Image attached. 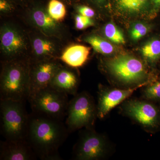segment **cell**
<instances>
[{"label":"cell","instance_id":"4","mask_svg":"<svg viewBox=\"0 0 160 160\" xmlns=\"http://www.w3.org/2000/svg\"><path fill=\"white\" fill-rule=\"evenodd\" d=\"M0 50L2 62L29 58L30 43L28 32L11 22L0 28Z\"/></svg>","mask_w":160,"mask_h":160},{"label":"cell","instance_id":"22","mask_svg":"<svg viewBox=\"0 0 160 160\" xmlns=\"http://www.w3.org/2000/svg\"><path fill=\"white\" fill-rule=\"evenodd\" d=\"M143 96L149 101H160V81L148 84L143 90Z\"/></svg>","mask_w":160,"mask_h":160},{"label":"cell","instance_id":"5","mask_svg":"<svg viewBox=\"0 0 160 160\" xmlns=\"http://www.w3.org/2000/svg\"><path fill=\"white\" fill-rule=\"evenodd\" d=\"M105 66L108 72L120 82L137 86L145 82L147 71L141 60L128 54H121L107 60Z\"/></svg>","mask_w":160,"mask_h":160},{"label":"cell","instance_id":"21","mask_svg":"<svg viewBox=\"0 0 160 160\" xmlns=\"http://www.w3.org/2000/svg\"><path fill=\"white\" fill-rule=\"evenodd\" d=\"M105 36L112 42L117 44H124L126 43L122 32L113 23H108L104 28Z\"/></svg>","mask_w":160,"mask_h":160},{"label":"cell","instance_id":"13","mask_svg":"<svg viewBox=\"0 0 160 160\" xmlns=\"http://www.w3.org/2000/svg\"><path fill=\"white\" fill-rule=\"evenodd\" d=\"M149 82L126 89H112L99 86L98 104L97 106L98 117L102 119L112 109L130 97L138 88L147 86Z\"/></svg>","mask_w":160,"mask_h":160},{"label":"cell","instance_id":"18","mask_svg":"<svg viewBox=\"0 0 160 160\" xmlns=\"http://www.w3.org/2000/svg\"><path fill=\"white\" fill-rule=\"evenodd\" d=\"M141 53L148 62H157L160 59V39L156 38L147 42L142 47Z\"/></svg>","mask_w":160,"mask_h":160},{"label":"cell","instance_id":"26","mask_svg":"<svg viewBox=\"0 0 160 160\" xmlns=\"http://www.w3.org/2000/svg\"><path fill=\"white\" fill-rule=\"evenodd\" d=\"M73 7L78 14L85 16L90 18L94 17L95 15V12L91 7L86 5L76 4L73 5Z\"/></svg>","mask_w":160,"mask_h":160},{"label":"cell","instance_id":"10","mask_svg":"<svg viewBox=\"0 0 160 160\" xmlns=\"http://www.w3.org/2000/svg\"><path fill=\"white\" fill-rule=\"evenodd\" d=\"M62 66L59 59L30 61L28 100L40 90L49 86L57 72Z\"/></svg>","mask_w":160,"mask_h":160},{"label":"cell","instance_id":"3","mask_svg":"<svg viewBox=\"0 0 160 160\" xmlns=\"http://www.w3.org/2000/svg\"><path fill=\"white\" fill-rule=\"evenodd\" d=\"M25 102L1 99V133L6 140H26L29 115L26 111Z\"/></svg>","mask_w":160,"mask_h":160},{"label":"cell","instance_id":"24","mask_svg":"<svg viewBox=\"0 0 160 160\" xmlns=\"http://www.w3.org/2000/svg\"><path fill=\"white\" fill-rule=\"evenodd\" d=\"M20 7L12 0H0V13L2 15L12 14Z\"/></svg>","mask_w":160,"mask_h":160},{"label":"cell","instance_id":"16","mask_svg":"<svg viewBox=\"0 0 160 160\" xmlns=\"http://www.w3.org/2000/svg\"><path fill=\"white\" fill-rule=\"evenodd\" d=\"M91 49L90 47L84 45H70L62 52L59 60L67 66L72 68H78L87 62Z\"/></svg>","mask_w":160,"mask_h":160},{"label":"cell","instance_id":"14","mask_svg":"<svg viewBox=\"0 0 160 160\" xmlns=\"http://www.w3.org/2000/svg\"><path fill=\"white\" fill-rule=\"evenodd\" d=\"M0 160H34L36 155L26 140L1 141Z\"/></svg>","mask_w":160,"mask_h":160},{"label":"cell","instance_id":"15","mask_svg":"<svg viewBox=\"0 0 160 160\" xmlns=\"http://www.w3.org/2000/svg\"><path fill=\"white\" fill-rule=\"evenodd\" d=\"M74 69L68 66H62L57 72L49 86L68 95L77 94L79 79Z\"/></svg>","mask_w":160,"mask_h":160},{"label":"cell","instance_id":"11","mask_svg":"<svg viewBox=\"0 0 160 160\" xmlns=\"http://www.w3.org/2000/svg\"><path fill=\"white\" fill-rule=\"evenodd\" d=\"M122 109L127 116L145 129H156L160 123L159 109L148 100H129L123 104Z\"/></svg>","mask_w":160,"mask_h":160},{"label":"cell","instance_id":"7","mask_svg":"<svg viewBox=\"0 0 160 160\" xmlns=\"http://www.w3.org/2000/svg\"><path fill=\"white\" fill-rule=\"evenodd\" d=\"M32 112L62 121L67 115L68 94L48 86L28 99Z\"/></svg>","mask_w":160,"mask_h":160},{"label":"cell","instance_id":"9","mask_svg":"<svg viewBox=\"0 0 160 160\" xmlns=\"http://www.w3.org/2000/svg\"><path fill=\"white\" fill-rule=\"evenodd\" d=\"M109 145L105 136L92 128L86 129L73 149V158L78 160H98L106 157Z\"/></svg>","mask_w":160,"mask_h":160},{"label":"cell","instance_id":"12","mask_svg":"<svg viewBox=\"0 0 160 160\" xmlns=\"http://www.w3.org/2000/svg\"><path fill=\"white\" fill-rule=\"evenodd\" d=\"M30 40L31 62L59 59L62 52V40L51 37L33 29L28 32Z\"/></svg>","mask_w":160,"mask_h":160},{"label":"cell","instance_id":"20","mask_svg":"<svg viewBox=\"0 0 160 160\" xmlns=\"http://www.w3.org/2000/svg\"><path fill=\"white\" fill-rule=\"evenodd\" d=\"M66 6L61 0H49L47 3V11L53 19L61 22L66 16Z\"/></svg>","mask_w":160,"mask_h":160},{"label":"cell","instance_id":"25","mask_svg":"<svg viewBox=\"0 0 160 160\" xmlns=\"http://www.w3.org/2000/svg\"><path fill=\"white\" fill-rule=\"evenodd\" d=\"M74 20L76 29L78 30H82L94 25V21L92 18L78 13L75 16Z\"/></svg>","mask_w":160,"mask_h":160},{"label":"cell","instance_id":"23","mask_svg":"<svg viewBox=\"0 0 160 160\" xmlns=\"http://www.w3.org/2000/svg\"><path fill=\"white\" fill-rule=\"evenodd\" d=\"M149 28L142 23H137L132 27L130 37L133 41H138L144 37L148 33Z\"/></svg>","mask_w":160,"mask_h":160},{"label":"cell","instance_id":"28","mask_svg":"<svg viewBox=\"0 0 160 160\" xmlns=\"http://www.w3.org/2000/svg\"><path fill=\"white\" fill-rule=\"evenodd\" d=\"M65 3L66 6H73L75 4H77L78 0H61Z\"/></svg>","mask_w":160,"mask_h":160},{"label":"cell","instance_id":"8","mask_svg":"<svg viewBox=\"0 0 160 160\" xmlns=\"http://www.w3.org/2000/svg\"><path fill=\"white\" fill-rule=\"evenodd\" d=\"M23 9L25 10L27 22L33 29L62 41L66 37L65 27L49 15L47 3L43 0H32Z\"/></svg>","mask_w":160,"mask_h":160},{"label":"cell","instance_id":"19","mask_svg":"<svg viewBox=\"0 0 160 160\" xmlns=\"http://www.w3.org/2000/svg\"><path fill=\"white\" fill-rule=\"evenodd\" d=\"M149 0H117L118 8L121 11L129 14H136L144 11Z\"/></svg>","mask_w":160,"mask_h":160},{"label":"cell","instance_id":"27","mask_svg":"<svg viewBox=\"0 0 160 160\" xmlns=\"http://www.w3.org/2000/svg\"><path fill=\"white\" fill-rule=\"evenodd\" d=\"M16 4L22 9L26 8L32 0H12Z\"/></svg>","mask_w":160,"mask_h":160},{"label":"cell","instance_id":"17","mask_svg":"<svg viewBox=\"0 0 160 160\" xmlns=\"http://www.w3.org/2000/svg\"><path fill=\"white\" fill-rule=\"evenodd\" d=\"M83 40L89 44L94 51L98 53L109 55L114 52V46L111 43L97 35L91 34L87 36Z\"/></svg>","mask_w":160,"mask_h":160},{"label":"cell","instance_id":"1","mask_svg":"<svg viewBox=\"0 0 160 160\" xmlns=\"http://www.w3.org/2000/svg\"><path fill=\"white\" fill-rule=\"evenodd\" d=\"M69 133L61 120L33 112L29 115L26 140L41 159L62 160L59 148Z\"/></svg>","mask_w":160,"mask_h":160},{"label":"cell","instance_id":"2","mask_svg":"<svg viewBox=\"0 0 160 160\" xmlns=\"http://www.w3.org/2000/svg\"><path fill=\"white\" fill-rule=\"evenodd\" d=\"M29 58L2 62L1 99L26 101L29 96Z\"/></svg>","mask_w":160,"mask_h":160},{"label":"cell","instance_id":"30","mask_svg":"<svg viewBox=\"0 0 160 160\" xmlns=\"http://www.w3.org/2000/svg\"><path fill=\"white\" fill-rule=\"evenodd\" d=\"M91 1L96 4L98 6H101L105 2L106 0H91Z\"/></svg>","mask_w":160,"mask_h":160},{"label":"cell","instance_id":"29","mask_svg":"<svg viewBox=\"0 0 160 160\" xmlns=\"http://www.w3.org/2000/svg\"><path fill=\"white\" fill-rule=\"evenodd\" d=\"M155 8L156 9L160 8V0H152Z\"/></svg>","mask_w":160,"mask_h":160},{"label":"cell","instance_id":"6","mask_svg":"<svg viewBox=\"0 0 160 160\" xmlns=\"http://www.w3.org/2000/svg\"><path fill=\"white\" fill-rule=\"evenodd\" d=\"M66 126L69 133L83 128L91 129L97 116L93 98L86 92L77 94L69 101Z\"/></svg>","mask_w":160,"mask_h":160}]
</instances>
